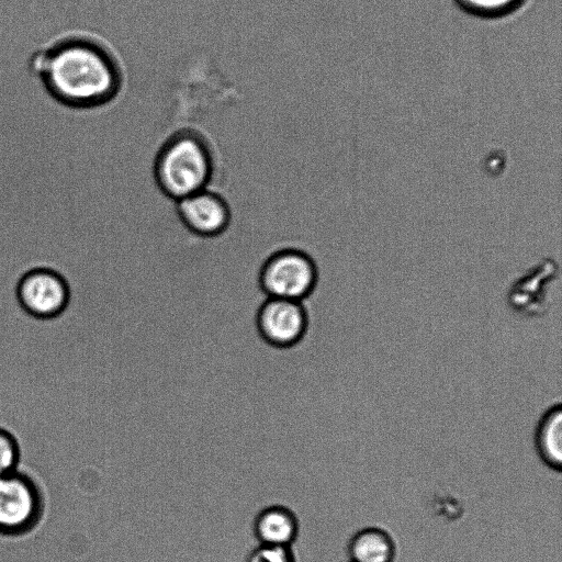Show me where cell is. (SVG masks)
Wrapping results in <instances>:
<instances>
[{
  "instance_id": "12",
  "label": "cell",
  "mask_w": 562,
  "mask_h": 562,
  "mask_svg": "<svg viewBox=\"0 0 562 562\" xmlns=\"http://www.w3.org/2000/svg\"><path fill=\"white\" fill-rule=\"evenodd\" d=\"M21 448L16 437L0 427V476L19 470Z\"/></svg>"
},
{
  "instance_id": "6",
  "label": "cell",
  "mask_w": 562,
  "mask_h": 562,
  "mask_svg": "<svg viewBox=\"0 0 562 562\" xmlns=\"http://www.w3.org/2000/svg\"><path fill=\"white\" fill-rule=\"evenodd\" d=\"M15 297L21 308L37 319H52L65 312L70 301L66 279L49 268H34L18 281Z\"/></svg>"
},
{
  "instance_id": "13",
  "label": "cell",
  "mask_w": 562,
  "mask_h": 562,
  "mask_svg": "<svg viewBox=\"0 0 562 562\" xmlns=\"http://www.w3.org/2000/svg\"><path fill=\"white\" fill-rule=\"evenodd\" d=\"M244 562H299L292 547L258 544Z\"/></svg>"
},
{
  "instance_id": "7",
  "label": "cell",
  "mask_w": 562,
  "mask_h": 562,
  "mask_svg": "<svg viewBox=\"0 0 562 562\" xmlns=\"http://www.w3.org/2000/svg\"><path fill=\"white\" fill-rule=\"evenodd\" d=\"M183 228L198 238L211 239L224 234L232 223L226 199L209 188L175 202Z\"/></svg>"
},
{
  "instance_id": "2",
  "label": "cell",
  "mask_w": 562,
  "mask_h": 562,
  "mask_svg": "<svg viewBox=\"0 0 562 562\" xmlns=\"http://www.w3.org/2000/svg\"><path fill=\"white\" fill-rule=\"evenodd\" d=\"M214 157L206 139L192 130L171 134L159 147L153 162L158 190L177 202L209 188Z\"/></svg>"
},
{
  "instance_id": "10",
  "label": "cell",
  "mask_w": 562,
  "mask_h": 562,
  "mask_svg": "<svg viewBox=\"0 0 562 562\" xmlns=\"http://www.w3.org/2000/svg\"><path fill=\"white\" fill-rule=\"evenodd\" d=\"M535 447L541 461L553 471L562 468V407L550 406L540 417L535 430Z\"/></svg>"
},
{
  "instance_id": "11",
  "label": "cell",
  "mask_w": 562,
  "mask_h": 562,
  "mask_svg": "<svg viewBox=\"0 0 562 562\" xmlns=\"http://www.w3.org/2000/svg\"><path fill=\"white\" fill-rule=\"evenodd\" d=\"M465 11L485 18L505 15L520 5L524 0H457Z\"/></svg>"
},
{
  "instance_id": "4",
  "label": "cell",
  "mask_w": 562,
  "mask_h": 562,
  "mask_svg": "<svg viewBox=\"0 0 562 562\" xmlns=\"http://www.w3.org/2000/svg\"><path fill=\"white\" fill-rule=\"evenodd\" d=\"M44 507V495L32 476L20 470L0 476V536L30 533L41 522Z\"/></svg>"
},
{
  "instance_id": "14",
  "label": "cell",
  "mask_w": 562,
  "mask_h": 562,
  "mask_svg": "<svg viewBox=\"0 0 562 562\" xmlns=\"http://www.w3.org/2000/svg\"><path fill=\"white\" fill-rule=\"evenodd\" d=\"M350 562V561H349Z\"/></svg>"
},
{
  "instance_id": "8",
  "label": "cell",
  "mask_w": 562,
  "mask_h": 562,
  "mask_svg": "<svg viewBox=\"0 0 562 562\" xmlns=\"http://www.w3.org/2000/svg\"><path fill=\"white\" fill-rule=\"evenodd\" d=\"M252 532L258 544L293 547L300 536V521L290 508L271 505L256 515Z\"/></svg>"
},
{
  "instance_id": "3",
  "label": "cell",
  "mask_w": 562,
  "mask_h": 562,
  "mask_svg": "<svg viewBox=\"0 0 562 562\" xmlns=\"http://www.w3.org/2000/svg\"><path fill=\"white\" fill-rule=\"evenodd\" d=\"M257 281L265 297L303 302L315 290L318 269L306 251L284 247L266 257L258 270Z\"/></svg>"
},
{
  "instance_id": "1",
  "label": "cell",
  "mask_w": 562,
  "mask_h": 562,
  "mask_svg": "<svg viewBox=\"0 0 562 562\" xmlns=\"http://www.w3.org/2000/svg\"><path fill=\"white\" fill-rule=\"evenodd\" d=\"M30 71L57 103L94 109L112 102L123 78L113 54L97 40L68 34L41 47L29 59Z\"/></svg>"
},
{
  "instance_id": "9",
  "label": "cell",
  "mask_w": 562,
  "mask_h": 562,
  "mask_svg": "<svg viewBox=\"0 0 562 562\" xmlns=\"http://www.w3.org/2000/svg\"><path fill=\"white\" fill-rule=\"evenodd\" d=\"M350 562H394L396 543L389 531L380 527H364L348 541Z\"/></svg>"
},
{
  "instance_id": "5",
  "label": "cell",
  "mask_w": 562,
  "mask_h": 562,
  "mask_svg": "<svg viewBox=\"0 0 562 562\" xmlns=\"http://www.w3.org/2000/svg\"><path fill=\"white\" fill-rule=\"evenodd\" d=\"M259 338L274 349H292L306 338L310 317L303 302L265 297L254 315Z\"/></svg>"
}]
</instances>
